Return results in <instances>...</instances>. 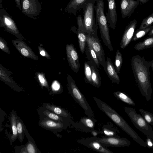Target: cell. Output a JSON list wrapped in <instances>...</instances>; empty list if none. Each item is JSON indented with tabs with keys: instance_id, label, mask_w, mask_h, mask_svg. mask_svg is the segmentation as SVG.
Listing matches in <instances>:
<instances>
[{
	"instance_id": "6da1fadb",
	"label": "cell",
	"mask_w": 153,
	"mask_h": 153,
	"mask_svg": "<svg viewBox=\"0 0 153 153\" xmlns=\"http://www.w3.org/2000/svg\"><path fill=\"white\" fill-rule=\"evenodd\" d=\"M131 64L136 82L141 94L147 101H149L152 91L148 62L143 57L135 55L131 58Z\"/></svg>"
},
{
	"instance_id": "7a4b0ae2",
	"label": "cell",
	"mask_w": 153,
	"mask_h": 153,
	"mask_svg": "<svg viewBox=\"0 0 153 153\" xmlns=\"http://www.w3.org/2000/svg\"><path fill=\"white\" fill-rule=\"evenodd\" d=\"M100 110L105 114L117 125L129 135L135 142L143 147H146L144 141L116 111L105 102L93 97Z\"/></svg>"
},
{
	"instance_id": "3957f363",
	"label": "cell",
	"mask_w": 153,
	"mask_h": 153,
	"mask_svg": "<svg viewBox=\"0 0 153 153\" xmlns=\"http://www.w3.org/2000/svg\"><path fill=\"white\" fill-rule=\"evenodd\" d=\"M95 10L96 20L103 42L111 51H112L113 48L110 39L109 29L104 13L103 0H96Z\"/></svg>"
},
{
	"instance_id": "277c9868",
	"label": "cell",
	"mask_w": 153,
	"mask_h": 153,
	"mask_svg": "<svg viewBox=\"0 0 153 153\" xmlns=\"http://www.w3.org/2000/svg\"><path fill=\"white\" fill-rule=\"evenodd\" d=\"M96 1V0H91L82 8L83 23L86 34L97 35L98 25L94 13Z\"/></svg>"
},
{
	"instance_id": "5b68a950",
	"label": "cell",
	"mask_w": 153,
	"mask_h": 153,
	"mask_svg": "<svg viewBox=\"0 0 153 153\" xmlns=\"http://www.w3.org/2000/svg\"><path fill=\"white\" fill-rule=\"evenodd\" d=\"M124 110L134 126L146 137L153 139L152 128L143 117L132 108L125 107Z\"/></svg>"
},
{
	"instance_id": "8992f818",
	"label": "cell",
	"mask_w": 153,
	"mask_h": 153,
	"mask_svg": "<svg viewBox=\"0 0 153 153\" xmlns=\"http://www.w3.org/2000/svg\"><path fill=\"white\" fill-rule=\"evenodd\" d=\"M68 88L69 93L75 101L83 109L87 116L92 118L93 116V112L84 95L81 93L76 85L74 80L71 76H68Z\"/></svg>"
},
{
	"instance_id": "52a82bcc",
	"label": "cell",
	"mask_w": 153,
	"mask_h": 153,
	"mask_svg": "<svg viewBox=\"0 0 153 153\" xmlns=\"http://www.w3.org/2000/svg\"><path fill=\"white\" fill-rule=\"evenodd\" d=\"M68 124V122H58L43 116H40L38 123L41 127L54 133L66 129Z\"/></svg>"
},
{
	"instance_id": "ba28073f",
	"label": "cell",
	"mask_w": 153,
	"mask_h": 153,
	"mask_svg": "<svg viewBox=\"0 0 153 153\" xmlns=\"http://www.w3.org/2000/svg\"><path fill=\"white\" fill-rule=\"evenodd\" d=\"M86 39L90 43L94 50L100 64L104 68L106 65L105 53L97 35L86 34Z\"/></svg>"
},
{
	"instance_id": "9c48e42d",
	"label": "cell",
	"mask_w": 153,
	"mask_h": 153,
	"mask_svg": "<svg viewBox=\"0 0 153 153\" xmlns=\"http://www.w3.org/2000/svg\"><path fill=\"white\" fill-rule=\"evenodd\" d=\"M97 140L104 146H113L116 147L128 146L131 144L130 141L126 138L121 137L117 135L105 136L97 138Z\"/></svg>"
},
{
	"instance_id": "30bf717a",
	"label": "cell",
	"mask_w": 153,
	"mask_h": 153,
	"mask_svg": "<svg viewBox=\"0 0 153 153\" xmlns=\"http://www.w3.org/2000/svg\"><path fill=\"white\" fill-rule=\"evenodd\" d=\"M0 20L1 26L16 36L21 35L14 21L4 10H1Z\"/></svg>"
},
{
	"instance_id": "8fae6325",
	"label": "cell",
	"mask_w": 153,
	"mask_h": 153,
	"mask_svg": "<svg viewBox=\"0 0 153 153\" xmlns=\"http://www.w3.org/2000/svg\"><path fill=\"white\" fill-rule=\"evenodd\" d=\"M97 137H95L78 140L79 144L87 146L97 152L102 153H113L111 150L103 146L98 141Z\"/></svg>"
},
{
	"instance_id": "7c38bea8",
	"label": "cell",
	"mask_w": 153,
	"mask_h": 153,
	"mask_svg": "<svg viewBox=\"0 0 153 153\" xmlns=\"http://www.w3.org/2000/svg\"><path fill=\"white\" fill-rule=\"evenodd\" d=\"M66 51L69 66L74 72L77 73L79 70L80 64L76 49L73 44H70L66 45Z\"/></svg>"
},
{
	"instance_id": "4fadbf2b",
	"label": "cell",
	"mask_w": 153,
	"mask_h": 153,
	"mask_svg": "<svg viewBox=\"0 0 153 153\" xmlns=\"http://www.w3.org/2000/svg\"><path fill=\"white\" fill-rule=\"evenodd\" d=\"M22 12L29 17L36 16L40 12L41 6L38 0H22Z\"/></svg>"
},
{
	"instance_id": "5bb4252c",
	"label": "cell",
	"mask_w": 153,
	"mask_h": 153,
	"mask_svg": "<svg viewBox=\"0 0 153 153\" xmlns=\"http://www.w3.org/2000/svg\"><path fill=\"white\" fill-rule=\"evenodd\" d=\"M137 22V20L134 19L130 21L126 26L120 43V46L121 48L125 49L132 40Z\"/></svg>"
},
{
	"instance_id": "9a60e30c",
	"label": "cell",
	"mask_w": 153,
	"mask_h": 153,
	"mask_svg": "<svg viewBox=\"0 0 153 153\" xmlns=\"http://www.w3.org/2000/svg\"><path fill=\"white\" fill-rule=\"evenodd\" d=\"M78 25L77 36L79 48L82 54L85 51L86 43V33L83 24V19L80 15L76 18Z\"/></svg>"
},
{
	"instance_id": "2e32d148",
	"label": "cell",
	"mask_w": 153,
	"mask_h": 153,
	"mask_svg": "<svg viewBox=\"0 0 153 153\" xmlns=\"http://www.w3.org/2000/svg\"><path fill=\"white\" fill-rule=\"evenodd\" d=\"M140 1L136 0H121L120 5L123 18L130 17L138 5Z\"/></svg>"
},
{
	"instance_id": "e0dca14e",
	"label": "cell",
	"mask_w": 153,
	"mask_h": 153,
	"mask_svg": "<svg viewBox=\"0 0 153 153\" xmlns=\"http://www.w3.org/2000/svg\"><path fill=\"white\" fill-rule=\"evenodd\" d=\"M108 10L106 17L111 27L114 30L117 21L116 5L115 0H107Z\"/></svg>"
},
{
	"instance_id": "ac0fdd59",
	"label": "cell",
	"mask_w": 153,
	"mask_h": 153,
	"mask_svg": "<svg viewBox=\"0 0 153 153\" xmlns=\"http://www.w3.org/2000/svg\"><path fill=\"white\" fill-rule=\"evenodd\" d=\"M12 42L17 50L23 56L34 60L39 59L32 49L22 41L17 39L13 40Z\"/></svg>"
},
{
	"instance_id": "d6986e66",
	"label": "cell",
	"mask_w": 153,
	"mask_h": 153,
	"mask_svg": "<svg viewBox=\"0 0 153 153\" xmlns=\"http://www.w3.org/2000/svg\"><path fill=\"white\" fill-rule=\"evenodd\" d=\"M103 68L112 82L119 84L120 82L119 77L110 58L108 57H107L106 65Z\"/></svg>"
},
{
	"instance_id": "ffe728a7",
	"label": "cell",
	"mask_w": 153,
	"mask_h": 153,
	"mask_svg": "<svg viewBox=\"0 0 153 153\" xmlns=\"http://www.w3.org/2000/svg\"><path fill=\"white\" fill-rule=\"evenodd\" d=\"M37 111L40 116L46 117L58 122H67L70 119L60 116L43 106L39 107Z\"/></svg>"
},
{
	"instance_id": "44dd1931",
	"label": "cell",
	"mask_w": 153,
	"mask_h": 153,
	"mask_svg": "<svg viewBox=\"0 0 153 153\" xmlns=\"http://www.w3.org/2000/svg\"><path fill=\"white\" fill-rule=\"evenodd\" d=\"M91 0H70L65 10L74 15L77 11L83 8L84 6Z\"/></svg>"
},
{
	"instance_id": "7402d4cb",
	"label": "cell",
	"mask_w": 153,
	"mask_h": 153,
	"mask_svg": "<svg viewBox=\"0 0 153 153\" xmlns=\"http://www.w3.org/2000/svg\"><path fill=\"white\" fill-rule=\"evenodd\" d=\"M17 115L16 111H12L10 113L9 120L10 123L12 134L10 136L9 140L11 144L18 138L16 119Z\"/></svg>"
},
{
	"instance_id": "603a6c76",
	"label": "cell",
	"mask_w": 153,
	"mask_h": 153,
	"mask_svg": "<svg viewBox=\"0 0 153 153\" xmlns=\"http://www.w3.org/2000/svg\"><path fill=\"white\" fill-rule=\"evenodd\" d=\"M42 106L60 116L71 118V115L68 111L59 106L45 103L43 104Z\"/></svg>"
},
{
	"instance_id": "cb8c5ba5",
	"label": "cell",
	"mask_w": 153,
	"mask_h": 153,
	"mask_svg": "<svg viewBox=\"0 0 153 153\" xmlns=\"http://www.w3.org/2000/svg\"><path fill=\"white\" fill-rule=\"evenodd\" d=\"M24 127L25 135L28 140L27 142L25 145L27 153H41L37 147L34 139L29 133L25 124Z\"/></svg>"
},
{
	"instance_id": "d4e9b609",
	"label": "cell",
	"mask_w": 153,
	"mask_h": 153,
	"mask_svg": "<svg viewBox=\"0 0 153 153\" xmlns=\"http://www.w3.org/2000/svg\"><path fill=\"white\" fill-rule=\"evenodd\" d=\"M88 62L91 66L92 71V85L97 87H100L101 85V79L98 68L93 62L89 60Z\"/></svg>"
},
{
	"instance_id": "484cf974",
	"label": "cell",
	"mask_w": 153,
	"mask_h": 153,
	"mask_svg": "<svg viewBox=\"0 0 153 153\" xmlns=\"http://www.w3.org/2000/svg\"><path fill=\"white\" fill-rule=\"evenodd\" d=\"M85 52L88 60L93 62L97 67L99 68L100 64L97 55L90 43L87 40Z\"/></svg>"
},
{
	"instance_id": "4316f807",
	"label": "cell",
	"mask_w": 153,
	"mask_h": 153,
	"mask_svg": "<svg viewBox=\"0 0 153 153\" xmlns=\"http://www.w3.org/2000/svg\"><path fill=\"white\" fill-rule=\"evenodd\" d=\"M153 47V36H149L142 41L138 42L134 46V48L137 51H141Z\"/></svg>"
},
{
	"instance_id": "83f0119b",
	"label": "cell",
	"mask_w": 153,
	"mask_h": 153,
	"mask_svg": "<svg viewBox=\"0 0 153 153\" xmlns=\"http://www.w3.org/2000/svg\"><path fill=\"white\" fill-rule=\"evenodd\" d=\"M113 94L117 99L128 105L133 106L135 105V104L133 100L125 93L120 91H117L114 92Z\"/></svg>"
},
{
	"instance_id": "f1b7e54d",
	"label": "cell",
	"mask_w": 153,
	"mask_h": 153,
	"mask_svg": "<svg viewBox=\"0 0 153 153\" xmlns=\"http://www.w3.org/2000/svg\"><path fill=\"white\" fill-rule=\"evenodd\" d=\"M16 122L18 134L17 139L21 142H22L25 134L24 127L25 124L22 120L18 115L17 117Z\"/></svg>"
},
{
	"instance_id": "f546056e",
	"label": "cell",
	"mask_w": 153,
	"mask_h": 153,
	"mask_svg": "<svg viewBox=\"0 0 153 153\" xmlns=\"http://www.w3.org/2000/svg\"><path fill=\"white\" fill-rule=\"evenodd\" d=\"M85 80V82L92 85L91 76L92 73L91 66L88 62L85 61L84 63Z\"/></svg>"
},
{
	"instance_id": "4dcf8cb0",
	"label": "cell",
	"mask_w": 153,
	"mask_h": 153,
	"mask_svg": "<svg viewBox=\"0 0 153 153\" xmlns=\"http://www.w3.org/2000/svg\"><path fill=\"white\" fill-rule=\"evenodd\" d=\"M153 27V26H151L143 29L138 28L135 32L132 40L136 41L144 36L149 32Z\"/></svg>"
},
{
	"instance_id": "1f68e13d",
	"label": "cell",
	"mask_w": 153,
	"mask_h": 153,
	"mask_svg": "<svg viewBox=\"0 0 153 153\" xmlns=\"http://www.w3.org/2000/svg\"><path fill=\"white\" fill-rule=\"evenodd\" d=\"M123 59L121 53L117 49L115 58L114 68L117 74L120 73V70L123 64Z\"/></svg>"
},
{
	"instance_id": "d6a6232c",
	"label": "cell",
	"mask_w": 153,
	"mask_h": 153,
	"mask_svg": "<svg viewBox=\"0 0 153 153\" xmlns=\"http://www.w3.org/2000/svg\"><path fill=\"white\" fill-rule=\"evenodd\" d=\"M152 25H153V13L143 19L139 29H144L152 26Z\"/></svg>"
},
{
	"instance_id": "836d02e7",
	"label": "cell",
	"mask_w": 153,
	"mask_h": 153,
	"mask_svg": "<svg viewBox=\"0 0 153 153\" xmlns=\"http://www.w3.org/2000/svg\"><path fill=\"white\" fill-rule=\"evenodd\" d=\"M139 110L145 120L149 124L153 126V114L142 109L139 108Z\"/></svg>"
},
{
	"instance_id": "e575fe53",
	"label": "cell",
	"mask_w": 153,
	"mask_h": 153,
	"mask_svg": "<svg viewBox=\"0 0 153 153\" xmlns=\"http://www.w3.org/2000/svg\"><path fill=\"white\" fill-rule=\"evenodd\" d=\"M80 121L86 127L93 129L94 127L95 122L94 120L90 117H85L81 118Z\"/></svg>"
},
{
	"instance_id": "d590c367",
	"label": "cell",
	"mask_w": 153,
	"mask_h": 153,
	"mask_svg": "<svg viewBox=\"0 0 153 153\" xmlns=\"http://www.w3.org/2000/svg\"><path fill=\"white\" fill-rule=\"evenodd\" d=\"M52 92L50 94H55L61 92V85L56 80L54 81L51 85Z\"/></svg>"
},
{
	"instance_id": "8d00e7d4",
	"label": "cell",
	"mask_w": 153,
	"mask_h": 153,
	"mask_svg": "<svg viewBox=\"0 0 153 153\" xmlns=\"http://www.w3.org/2000/svg\"><path fill=\"white\" fill-rule=\"evenodd\" d=\"M37 76L41 86L43 87L44 86L49 91L50 90L49 86L44 74L38 73Z\"/></svg>"
},
{
	"instance_id": "74e56055",
	"label": "cell",
	"mask_w": 153,
	"mask_h": 153,
	"mask_svg": "<svg viewBox=\"0 0 153 153\" xmlns=\"http://www.w3.org/2000/svg\"><path fill=\"white\" fill-rule=\"evenodd\" d=\"M103 132L104 134L106 136H111L117 135L116 132L112 129L106 126L103 127Z\"/></svg>"
},
{
	"instance_id": "f35d334b",
	"label": "cell",
	"mask_w": 153,
	"mask_h": 153,
	"mask_svg": "<svg viewBox=\"0 0 153 153\" xmlns=\"http://www.w3.org/2000/svg\"><path fill=\"white\" fill-rule=\"evenodd\" d=\"M0 48L2 51L6 53H10V51L6 43L1 37L0 39Z\"/></svg>"
},
{
	"instance_id": "ab89813d",
	"label": "cell",
	"mask_w": 153,
	"mask_h": 153,
	"mask_svg": "<svg viewBox=\"0 0 153 153\" xmlns=\"http://www.w3.org/2000/svg\"><path fill=\"white\" fill-rule=\"evenodd\" d=\"M38 48L39 53L41 55L48 59L50 58V56L43 48L39 46Z\"/></svg>"
},
{
	"instance_id": "60d3db41",
	"label": "cell",
	"mask_w": 153,
	"mask_h": 153,
	"mask_svg": "<svg viewBox=\"0 0 153 153\" xmlns=\"http://www.w3.org/2000/svg\"><path fill=\"white\" fill-rule=\"evenodd\" d=\"M145 142L147 147L149 149H153V139L146 137Z\"/></svg>"
},
{
	"instance_id": "b9f144b4",
	"label": "cell",
	"mask_w": 153,
	"mask_h": 153,
	"mask_svg": "<svg viewBox=\"0 0 153 153\" xmlns=\"http://www.w3.org/2000/svg\"><path fill=\"white\" fill-rule=\"evenodd\" d=\"M15 153H27L25 147V145L20 146H16L15 148Z\"/></svg>"
},
{
	"instance_id": "7bdbcfd3",
	"label": "cell",
	"mask_w": 153,
	"mask_h": 153,
	"mask_svg": "<svg viewBox=\"0 0 153 153\" xmlns=\"http://www.w3.org/2000/svg\"><path fill=\"white\" fill-rule=\"evenodd\" d=\"M20 0H15L16 4V6L20 10L22 9L20 2Z\"/></svg>"
},
{
	"instance_id": "ee69618b",
	"label": "cell",
	"mask_w": 153,
	"mask_h": 153,
	"mask_svg": "<svg viewBox=\"0 0 153 153\" xmlns=\"http://www.w3.org/2000/svg\"><path fill=\"white\" fill-rule=\"evenodd\" d=\"M148 64L149 67L152 68L153 74V60L148 62Z\"/></svg>"
},
{
	"instance_id": "f6af8a7d",
	"label": "cell",
	"mask_w": 153,
	"mask_h": 153,
	"mask_svg": "<svg viewBox=\"0 0 153 153\" xmlns=\"http://www.w3.org/2000/svg\"><path fill=\"white\" fill-rule=\"evenodd\" d=\"M91 134L94 137H96L98 135L97 132L94 130H92L91 131Z\"/></svg>"
},
{
	"instance_id": "bcb514c9",
	"label": "cell",
	"mask_w": 153,
	"mask_h": 153,
	"mask_svg": "<svg viewBox=\"0 0 153 153\" xmlns=\"http://www.w3.org/2000/svg\"><path fill=\"white\" fill-rule=\"evenodd\" d=\"M148 35L149 36H153V27L148 33Z\"/></svg>"
},
{
	"instance_id": "7dc6e473",
	"label": "cell",
	"mask_w": 153,
	"mask_h": 153,
	"mask_svg": "<svg viewBox=\"0 0 153 153\" xmlns=\"http://www.w3.org/2000/svg\"><path fill=\"white\" fill-rule=\"evenodd\" d=\"M140 1V2H141L143 4H145L146 3L147 1H148L149 0H137Z\"/></svg>"
},
{
	"instance_id": "c3c4849f",
	"label": "cell",
	"mask_w": 153,
	"mask_h": 153,
	"mask_svg": "<svg viewBox=\"0 0 153 153\" xmlns=\"http://www.w3.org/2000/svg\"><path fill=\"white\" fill-rule=\"evenodd\" d=\"M2 0H1V1H2Z\"/></svg>"
}]
</instances>
